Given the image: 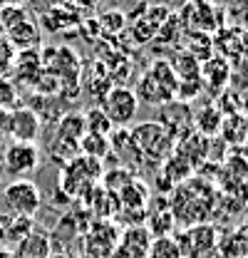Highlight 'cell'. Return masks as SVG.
<instances>
[{
  "label": "cell",
  "instance_id": "cell-1",
  "mask_svg": "<svg viewBox=\"0 0 248 258\" xmlns=\"http://www.w3.org/2000/svg\"><path fill=\"white\" fill-rule=\"evenodd\" d=\"M214 209H216V186L211 184V179H204L201 174L179 184L174 189V199L169 206L174 221L184 228L209 224V219L214 216Z\"/></svg>",
  "mask_w": 248,
  "mask_h": 258
},
{
  "label": "cell",
  "instance_id": "cell-2",
  "mask_svg": "<svg viewBox=\"0 0 248 258\" xmlns=\"http://www.w3.org/2000/svg\"><path fill=\"white\" fill-rule=\"evenodd\" d=\"M102 174H104L102 161L77 154L75 159H70L65 166H62L60 189H62L65 196H70V199H77V201H80V199H85V196H87V194L99 184Z\"/></svg>",
  "mask_w": 248,
  "mask_h": 258
},
{
  "label": "cell",
  "instance_id": "cell-3",
  "mask_svg": "<svg viewBox=\"0 0 248 258\" xmlns=\"http://www.w3.org/2000/svg\"><path fill=\"white\" fill-rule=\"evenodd\" d=\"M179 80L166 60H156L137 82V99H144L147 104H166L176 99Z\"/></svg>",
  "mask_w": 248,
  "mask_h": 258
},
{
  "label": "cell",
  "instance_id": "cell-4",
  "mask_svg": "<svg viewBox=\"0 0 248 258\" xmlns=\"http://www.w3.org/2000/svg\"><path fill=\"white\" fill-rule=\"evenodd\" d=\"M42 194L30 179H15L0 189V214L8 219H32L40 211Z\"/></svg>",
  "mask_w": 248,
  "mask_h": 258
},
{
  "label": "cell",
  "instance_id": "cell-5",
  "mask_svg": "<svg viewBox=\"0 0 248 258\" xmlns=\"http://www.w3.org/2000/svg\"><path fill=\"white\" fill-rule=\"evenodd\" d=\"M132 142L137 144L142 159H152V161H164L174 154V137L161 127L159 122H139L137 127L129 129Z\"/></svg>",
  "mask_w": 248,
  "mask_h": 258
},
{
  "label": "cell",
  "instance_id": "cell-6",
  "mask_svg": "<svg viewBox=\"0 0 248 258\" xmlns=\"http://www.w3.org/2000/svg\"><path fill=\"white\" fill-rule=\"evenodd\" d=\"M181 258H206L216 253L218 248V228L216 224H196L184 228L181 233H174Z\"/></svg>",
  "mask_w": 248,
  "mask_h": 258
},
{
  "label": "cell",
  "instance_id": "cell-7",
  "mask_svg": "<svg viewBox=\"0 0 248 258\" xmlns=\"http://www.w3.org/2000/svg\"><path fill=\"white\" fill-rule=\"evenodd\" d=\"M119 226L112 219H94L82 233V246L87 258H112L117 241H119Z\"/></svg>",
  "mask_w": 248,
  "mask_h": 258
},
{
  "label": "cell",
  "instance_id": "cell-8",
  "mask_svg": "<svg viewBox=\"0 0 248 258\" xmlns=\"http://www.w3.org/2000/svg\"><path fill=\"white\" fill-rule=\"evenodd\" d=\"M137 109H139V99L134 95V90H129V87H112L104 95L102 112L107 114V119L112 122L114 129L129 127L132 119L137 117Z\"/></svg>",
  "mask_w": 248,
  "mask_h": 258
},
{
  "label": "cell",
  "instance_id": "cell-9",
  "mask_svg": "<svg viewBox=\"0 0 248 258\" xmlns=\"http://www.w3.org/2000/svg\"><path fill=\"white\" fill-rule=\"evenodd\" d=\"M40 166V147L37 144H23V142H10L3 152V169L15 176L23 179L32 174Z\"/></svg>",
  "mask_w": 248,
  "mask_h": 258
},
{
  "label": "cell",
  "instance_id": "cell-10",
  "mask_svg": "<svg viewBox=\"0 0 248 258\" xmlns=\"http://www.w3.org/2000/svg\"><path fill=\"white\" fill-rule=\"evenodd\" d=\"M152 241H154V236L149 233V228L144 224L127 226L119 233V241H117V248H114L112 258H147L149 248H152Z\"/></svg>",
  "mask_w": 248,
  "mask_h": 258
},
{
  "label": "cell",
  "instance_id": "cell-11",
  "mask_svg": "<svg viewBox=\"0 0 248 258\" xmlns=\"http://www.w3.org/2000/svg\"><path fill=\"white\" fill-rule=\"evenodd\" d=\"M42 132V119L30 107H15L10 112V139L23 144H37Z\"/></svg>",
  "mask_w": 248,
  "mask_h": 258
},
{
  "label": "cell",
  "instance_id": "cell-12",
  "mask_svg": "<svg viewBox=\"0 0 248 258\" xmlns=\"http://www.w3.org/2000/svg\"><path fill=\"white\" fill-rule=\"evenodd\" d=\"M174 154L181 157L191 169H199L204 161L209 159V139L201 137L199 132H191V134L181 137V139L174 144Z\"/></svg>",
  "mask_w": 248,
  "mask_h": 258
},
{
  "label": "cell",
  "instance_id": "cell-13",
  "mask_svg": "<svg viewBox=\"0 0 248 258\" xmlns=\"http://www.w3.org/2000/svg\"><path fill=\"white\" fill-rule=\"evenodd\" d=\"M13 256L15 258H50L52 256L50 233L47 231H40V228H32L30 233L15 246Z\"/></svg>",
  "mask_w": 248,
  "mask_h": 258
},
{
  "label": "cell",
  "instance_id": "cell-14",
  "mask_svg": "<svg viewBox=\"0 0 248 258\" xmlns=\"http://www.w3.org/2000/svg\"><path fill=\"white\" fill-rule=\"evenodd\" d=\"M228 75H231L228 72V64H226V60H221V57H209L206 62L201 64V85H206V90L211 95H216V92H221L226 87Z\"/></svg>",
  "mask_w": 248,
  "mask_h": 258
},
{
  "label": "cell",
  "instance_id": "cell-15",
  "mask_svg": "<svg viewBox=\"0 0 248 258\" xmlns=\"http://www.w3.org/2000/svg\"><path fill=\"white\" fill-rule=\"evenodd\" d=\"M221 122H223V114L216 104H206L194 112V132H199L206 139H214L221 132Z\"/></svg>",
  "mask_w": 248,
  "mask_h": 258
},
{
  "label": "cell",
  "instance_id": "cell-16",
  "mask_svg": "<svg viewBox=\"0 0 248 258\" xmlns=\"http://www.w3.org/2000/svg\"><path fill=\"white\" fill-rule=\"evenodd\" d=\"M8 42L13 45V50L23 52V50H35V45L40 42V32H37V25L32 20H25L20 25H15L13 30L5 32Z\"/></svg>",
  "mask_w": 248,
  "mask_h": 258
},
{
  "label": "cell",
  "instance_id": "cell-17",
  "mask_svg": "<svg viewBox=\"0 0 248 258\" xmlns=\"http://www.w3.org/2000/svg\"><path fill=\"white\" fill-rule=\"evenodd\" d=\"M15 75L23 80V82H37V77L42 75V60L37 55V50H23L15 55V62H13Z\"/></svg>",
  "mask_w": 248,
  "mask_h": 258
},
{
  "label": "cell",
  "instance_id": "cell-18",
  "mask_svg": "<svg viewBox=\"0 0 248 258\" xmlns=\"http://www.w3.org/2000/svg\"><path fill=\"white\" fill-rule=\"evenodd\" d=\"M134 179H137V176H134V171H132L129 166H114V169H107V171L102 174L99 186L117 196V194L124 191V189H127V186H129Z\"/></svg>",
  "mask_w": 248,
  "mask_h": 258
},
{
  "label": "cell",
  "instance_id": "cell-19",
  "mask_svg": "<svg viewBox=\"0 0 248 258\" xmlns=\"http://www.w3.org/2000/svg\"><path fill=\"white\" fill-rule=\"evenodd\" d=\"M191 176H194V169L181 157H176V154H171L169 159L161 164V179H166L171 186L184 184L186 179H191Z\"/></svg>",
  "mask_w": 248,
  "mask_h": 258
},
{
  "label": "cell",
  "instance_id": "cell-20",
  "mask_svg": "<svg viewBox=\"0 0 248 258\" xmlns=\"http://www.w3.org/2000/svg\"><path fill=\"white\" fill-rule=\"evenodd\" d=\"M218 134L226 144H243L246 142V117L243 114H226Z\"/></svg>",
  "mask_w": 248,
  "mask_h": 258
},
{
  "label": "cell",
  "instance_id": "cell-21",
  "mask_svg": "<svg viewBox=\"0 0 248 258\" xmlns=\"http://www.w3.org/2000/svg\"><path fill=\"white\" fill-rule=\"evenodd\" d=\"M216 253H221L223 258H248V238L246 233L233 231L226 238H218V248Z\"/></svg>",
  "mask_w": 248,
  "mask_h": 258
},
{
  "label": "cell",
  "instance_id": "cell-22",
  "mask_svg": "<svg viewBox=\"0 0 248 258\" xmlns=\"http://www.w3.org/2000/svg\"><path fill=\"white\" fill-rule=\"evenodd\" d=\"M109 152H112L109 137H102V134H85L82 142H80V154H82V157L102 161Z\"/></svg>",
  "mask_w": 248,
  "mask_h": 258
},
{
  "label": "cell",
  "instance_id": "cell-23",
  "mask_svg": "<svg viewBox=\"0 0 248 258\" xmlns=\"http://www.w3.org/2000/svg\"><path fill=\"white\" fill-rule=\"evenodd\" d=\"M194 10V18L189 20L191 25H196L199 30H214V20H216V8L209 0H191L189 5Z\"/></svg>",
  "mask_w": 248,
  "mask_h": 258
},
{
  "label": "cell",
  "instance_id": "cell-24",
  "mask_svg": "<svg viewBox=\"0 0 248 258\" xmlns=\"http://www.w3.org/2000/svg\"><path fill=\"white\" fill-rule=\"evenodd\" d=\"M147 228H149V233L154 236V238H164V236H174L176 231V221H174V216H171V211L169 209H164V211H159V214H152L149 219H147Z\"/></svg>",
  "mask_w": 248,
  "mask_h": 258
},
{
  "label": "cell",
  "instance_id": "cell-25",
  "mask_svg": "<svg viewBox=\"0 0 248 258\" xmlns=\"http://www.w3.org/2000/svg\"><path fill=\"white\" fill-rule=\"evenodd\" d=\"M25 20H30V15L23 5H0V28H3V32L13 30L15 25H20Z\"/></svg>",
  "mask_w": 248,
  "mask_h": 258
},
{
  "label": "cell",
  "instance_id": "cell-26",
  "mask_svg": "<svg viewBox=\"0 0 248 258\" xmlns=\"http://www.w3.org/2000/svg\"><path fill=\"white\" fill-rule=\"evenodd\" d=\"M147 258H181V251H179V246H176V238H174V236L154 238Z\"/></svg>",
  "mask_w": 248,
  "mask_h": 258
},
{
  "label": "cell",
  "instance_id": "cell-27",
  "mask_svg": "<svg viewBox=\"0 0 248 258\" xmlns=\"http://www.w3.org/2000/svg\"><path fill=\"white\" fill-rule=\"evenodd\" d=\"M85 124H87V134H102V137H109L114 127L112 122L107 119V114L102 109H90L85 114Z\"/></svg>",
  "mask_w": 248,
  "mask_h": 258
},
{
  "label": "cell",
  "instance_id": "cell-28",
  "mask_svg": "<svg viewBox=\"0 0 248 258\" xmlns=\"http://www.w3.org/2000/svg\"><path fill=\"white\" fill-rule=\"evenodd\" d=\"M15 102H18V87L10 80L0 77V109L3 112H13Z\"/></svg>",
  "mask_w": 248,
  "mask_h": 258
},
{
  "label": "cell",
  "instance_id": "cell-29",
  "mask_svg": "<svg viewBox=\"0 0 248 258\" xmlns=\"http://www.w3.org/2000/svg\"><path fill=\"white\" fill-rule=\"evenodd\" d=\"M99 25H104V28L109 25V28H112V32L122 30V28H124V15H122V13H107V15H102Z\"/></svg>",
  "mask_w": 248,
  "mask_h": 258
},
{
  "label": "cell",
  "instance_id": "cell-30",
  "mask_svg": "<svg viewBox=\"0 0 248 258\" xmlns=\"http://www.w3.org/2000/svg\"><path fill=\"white\" fill-rule=\"evenodd\" d=\"M10 137V112H3L0 109V142Z\"/></svg>",
  "mask_w": 248,
  "mask_h": 258
},
{
  "label": "cell",
  "instance_id": "cell-31",
  "mask_svg": "<svg viewBox=\"0 0 248 258\" xmlns=\"http://www.w3.org/2000/svg\"><path fill=\"white\" fill-rule=\"evenodd\" d=\"M0 258H15V256H13V251L8 246H0Z\"/></svg>",
  "mask_w": 248,
  "mask_h": 258
},
{
  "label": "cell",
  "instance_id": "cell-32",
  "mask_svg": "<svg viewBox=\"0 0 248 258\" xmlns=\"http://www.w3.org/2000/svg\"><path fill=\"white\" fill-rule=\"evenodd\" d=\"M25 0H3V5H23Z\"/></svg>",
  "mask_w": 248,
  "mask_h": 258
},
{
  "label": "cell",
  "instance_id": "cell-33",
  "mask_svg": "<svg viewBox=\"0 0 248 258\" xmlns=\"http://www.w3.org/2000/svg\"><path fill=\"white\" fill-rule=\"evenodd\" d=\"M50 258H67V256H65V253H52Z\"/></svg>",
  "mask_w": 248,
  "mask_h": 258
},
{
  "label": "cell",
  "instance_id": "cell-34",
  "mask_svg": "<svg viewBox=\"0 0 248 258\" xmlns=\"http://www.w3.org/2000/svg\"><path fill=\"white\" fill-rule=\"evenodd\" d=\"M246 142H248V117H246Z\"/></svg>",
  "mask_w": 248,
  "mask_h": 258
},
{
  "label": "cell",
  "instance_id": "cell-35",
  "mask_svg": "<svg viewBox=\"0 0 248 258\" xmlns=\"http://www.w3.org/2000/svg\"><path fill=\"white\" fill-rule=\"evenodd\" d=\"M77 258H87V256H85V253H82V256H77Z\"/></svg>",
  "mask_w": 248,
  "mask_h": 258
},
{
  "label": "cell",
  "instance_id": "cell-36",
  "mask_svg": "<svg viewBox=\"0 0 248 258\" xmlns=\"http://www.w3.org/2000/svg\"><path fill=\"white\" fill-rule=\"evenodd\" d=\"M0 35H5V32H3V28H0Z\"/></svg>",
  "mask_w": 248,
  "mask_h": 258
}]
</instances>
